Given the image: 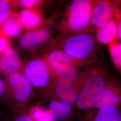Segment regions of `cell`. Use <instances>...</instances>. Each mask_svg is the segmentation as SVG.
Listing matches in <instances>:
<instances>
[{
	"label": "cell",
	"mask_w": 121,
	"mask_h": 121,
	"mask_svg": "<svg viewBox=\"0 0 121 121\" xmlns=\"http://www.w3.org/2000/svg\"><path fill=\"white\" fill-rule=\"evenodd\" d=\"M94 1L73 0L69 5L64 20L63 27L69 35L88 32Z\"/></svg>",
	"instance_id": "6da1fadb"
},
{
	"label": "cell",
	"mask_w": 121,
	"mask_h": 121,
	"mask_svg": "<svg viewBox=\"0 0 121 121\" xmlns=\"http://www.w3.org/2000/svg\"><path fill=\"white\" fill-rule=\"evenodd\" d=\"M95 46V39L89 32H86L69 35L63 40L61 50L76 60H87Z\"/></svg>",
	"instance_id": "7a4b0ae2"
},
{
	"label": "cell",
	"mask_w": 121,
	"mask_h": 121,
	"mask_svg": "<svg viewBox=\"0 0 121 121\" xmlns=\"http://www.w3.org/2000/svg\"><path fill=\"white\" fill-rule=\"evenodd\" d=\"M51 70L45 60L36 59L28 61L23 69V74L32 86H46L49 82Z\"/></svg>",
	"instance_id": "3957f363"
},
{
	"label": "cell",
	"mask_w": 121,
	"mask_h": 121,
	"mask_svg": "<svg viewBox=\"0 0 121 121\" xmlns=\"http://www.w3.org/2000/svg\"><path fill=\"white\" fill-rule=\"evenodd\" d=\"M104 85L103 78L99 76L95 75L89 78L78 96L77 104L78 108L86 110L94 107L96 98Z\"/></svg>",
	"instance_id": "277c9868"
},
{
	"label": "cell",
	"mask_w": 121,
	"mask_h": 121,
	"mask_svg": "<svg viewBox=\"0 0 121 121\" xmlns=\"http://www.w3.org/2000/svg\"><path fill=\"white\" fill-rule=\"evenodd\" d=\"M45 61L51 72L57 75L69 67L77 68L91 63L89 60H78L73 59L61 49L52 50L48 53Z\"/></svg>",
	"instance_id": "5b68a950"
},
{
	"label": "cell",
	"mask_w": 121,
	"mask_h": 121,
	"mask_svg": "<svg viewBox=\"0 0 121 121\" xmlns=\"http://www.w3.org/2000/svg\"><path fill=\"white\" fill-rule=\"evenodd\" d=\"M113 15L112 3L103 0L94 1L91 14L90 27L98 29L112 18Z\"/></svg>",
	"instance_id": "8992f818"
},
{
	"label": "cell",
	"mask_w": 121,
	"mask_h": 121,
	"mask_svg": "<svg viewBox=\"0 0 121 121\" xmlns=\"http://www.w3.org/2000/svg\"><path fill=\"white\" fill-rule=\"evenodd\" d=\"M8 81L16 99L23 102L28 99L31 93L32 86L23 73L19 72L10 73Z\"/></svg>",
	"instance_id": "52a82bcc"
},
{
	"label": "cell",
	"mask_w": 121,
	"mask_h": 121,
	"mask_svg": "<svg viewBox=\"0 0 121 121\" xmlns=\"http://www.w3.org/2000/svg\"><path fill=\"white\" fill-rule=\"evenodd\" d=\"M50 37L48 31L44 29L27 31L20 36L18 41L20 48L25 50H31L38 48L48 41Z\"/></svg>",
	"instance_id": "ba28073f"
},
{
	"label": "cell",
	"mask_w": 121,
	"mask_h": 121,
	"mask_svg": "<svg viewBox=\"0 0 121 121\" xmlns=\"http://www.w3.org/2000/svg\"><path fill=\"white\" fill-rule=\"evenodd\" d=\"M22 62L17 52L9 47L0 56V70L8 74L19 72L21 68Z\"/></svg>",
	"instance_id": "9c48e42d"
},
{
	"label": "cell",
	"mask_w": 121,
	"mask_h": 121,
	"mask_svg": "<svg viewBox=\"0 0 121 121\" xmlns=\"http://www.w3.org/2000/svg\"><path fill=\"white\" fill-rule=\"evenodd\" d=\"M22 28L27 31L37 30L41 23L40 14L32 9H24L18 14Z\"/></svg>",
	"instance_id": "30bf717a"
},
{
	"label": "cell",
	"mask_w": 121,
	"mask_h": 121,
	"mask_svg": "<svg viewBox=\"0 0 121 121\" xmlns=\"http://www.w3.org/2000/svg\"><path fill=\"white\" fill-rule=\"evenodd\" d=\"M117 37V26L113 17L103 26L96 29V38L100 43L108 45Z\"/></svg>",
	"instance_id": "8fae6325"
},
{
	"label": "cell",
	"mask_w": 121,
	"mask_h": 121,
	"mask_svg": "<svg viewBox=\"0 0 121 121\" xmlns=\"http://www.w3.org/2000/svg\"><path fill=\"white\" fill-rule=\"evenodd\" d=\"M51 119L60 121L66 118L71 112L70 104L63 100H53L50 103Z\"/></svg>",
	"instance_id": "7c38bea8"
},
{
	"label": "cell",
	"mask_w": 121,
	"mask_h": 121,
	"mask_svg": "<svg viewBox=\"0 0 121 121\" xmlns=\"http://www.w3.org/2000/svg\"><path fill=\"white\" fill-rule=\"evenodd\" d=\"M22 29L18 14L11 13L2 26L4 35L11 38L16 37L21 32Z\"/></svg>",
	"instance_id": "4fadbf2b"
},
{
	"label": "cell",
	"mask_w": 121,
	"mask_h": 121,
	"mask_svg": "<svg viewBox=\"0 0 121 121\" xmlns=\"http://www.w3.org/2000/svg\"><path fill=\"white\" fill-rule=\"evenodd\" d=\"M119 102V97L117 94L108 86H104L98 95L95 106L102 108L107 106H113Z\"/></svg>",
	"instance_id": "5bb4252c"
},
{
	"label": "cell",
	"mask_w": 121,
	"mask_h": 121,
	"mask_svg": "<svg viewBox=\"0 0 121 121\" xmlns=\"http://www.w3.org/2000/svg\"><path fill=\"white\" fill-rule=\"evenodd\" d=\"M78 74L76 68L73 67L67 68L57 75V85L73 86Z\"/></svg>",
	"instance_id": "9a60e30c"
},
{
	"label": "cell",
	"mask_w": 121,
	"mask_h": 121,
	"mask_svg": "<svg viewBox=\"0 0 121 121\" xmlns=\"http://www.w3.org/2000/svg\"><path fill=\"white\" fill-rule=\"evenodd\" d=\"M95 121H121V116L113 106H104L100 109Z\"/></svg>",
	"instance_id": "2e32d148"
},
{
	"label": "cell",
	"mask_w": 121,
	"mask_h": 121,
	"mask_svg": "<svg viewBox=\"0 0 121 121\" xmlns=\"http://www.w3.org/2000/svg\"><path fill=\"white\" fill-rule=\"evenodd\" d=\"M56 92L61 99L69 104H73L77 100L78 95L73 86L57 85Z\"/></svg>",
	"instance_id": "e0dca14e"
},
{
	"label": "cell",
	"mask_w": 121,
	"mask_h": 121,
	"mask_svg": "<svg viewBox=\"0 0 121 121\" xmlns=\"http://www.w3.org/2000/svg\"><path fill=\"white\" fill-rule=\"evenodd\" d=\"M108 50L114 65L121 72V42L118 37L108 44Z\"/></svg>",
	"instance_id": "ac0fdd59"
},
{
	"label": "cell",
	"mask_w": 121,
	"mask_h": 121,
	"mask_svg": "<svg viewBox=\"0 0 121 121\" xmlns=\"http://www.w3.org/2000/svg\"><path fill=\"white\" fill-rule=\"evenodd\" d=\"M11 14L10 7L6 0H0V28Z\"/></svg>",
	"instance_id": "d6986e66"
},
{
	"label": "cell",
	"mask_w": 121,
	"mask_h": 121,
	"mask_svg": "<svg viewBox=\"0 0 121 121\" xmlns=\"http://www.w3.org/2000/svg\"><path fill=\"white\" fill-rule=\"evenodd\" d=\"M34 118L38 121H50L51 113L47 110L39 108H35L32 113Z\"/></svg>",
	"instance_id": "ffe728a7"
},
{
	"label": "cell",
	"mask_w": 121,
	"mask_h": 121,
	"mask_svg": "<svg viewBox=\"0 0 121 121\" xmlns=\"http://www.w3.org/2000/svg\"><path fill=\"white\" fill-rule=\"evenodd\" d=\"M113 17L115 21L117 31V37L121 42V9L113 4Z\"/></svg>",
	"instance_id": "44dd1931"
},
{
	"label": "cell",
	"mask_w": 121,
	"mask_h": 121,
	"mask_svg": "<svg viewBox=\"0 0 121 121\" xmlns=\"http://www.w3.org/2000/svg\"><path fill=\"white\" fill-rule=\"evenodd\" d=\"M41 1L37 0H21L18 3L20 6L25 8V9H32L37 6L40 3Z\"/></svg>",
	"instance_id": "7402d4cb"
},
{
	"label": "cell",
	"mask_w": 121,
	"mask_h": 121,
	"mask_svg": "<svg viewBox=\"0 0 121 121\" xmlns=\"http://www.w3.org/2000/svg\"><path fill=\"white\" fill-rule=\"evenodd\" d=\"M9 47L8 39L4 35L0 34V56Z\"/></svg>",
	"instance_id": "603a6c76"
},
{
	"label": "cell",
	"mask_w": 121,
	"mask_h": 121,
	"mask_svg": "<svg viewBox=\"0 0 121 121\" xmlns=\"http://www.w3.org/2000/svg\"><path fill=\"white\" fill-rule=\"evenodd\" d=\"M6 90L5 83L4 79L0 77V98L4 95Z\"/></svg>",
	"instance_id": "cb8c5ba5"
},
{
	"label": "cell",
	"mask_w": 121,
	"mask_h": 121,
	"mask_svg": "<svg viewBox=\"0 0 121 121\" xmlns=\"http://www.w3.org/2000/svg\"><path fill=\"white\" fill-rule=\"evenodd\" d=\"M15 121H33L29 117L26 116H22L19 117L16 119Z\"/></svg>",
	"instance_id": "d4e9b609"
},
{
	"label": "cell",
	"mask_w": 121,
	"mask_h": 121,
	"mask_svg": "<svg viewBox=\"0 0 121 121\" xmlns=\"http://www.w3.org/2000/svg\"><path fill=\"white\" fill-rule=\"evenodd\" d=\"M120 9H121V8H120Z\"/></svg>",
	"instance_id": "484cf974"
}]
</instances>
